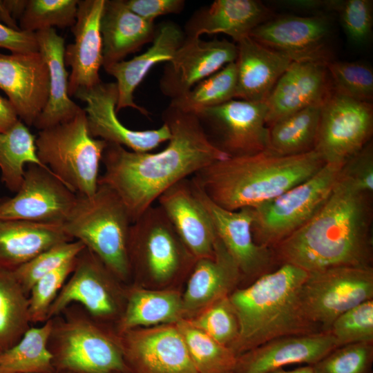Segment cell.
<instances>
[{"instance_id":"53","label":"cell","mask_w":373,"mask_h":373,"mask_svg":"<svg viewBox=\"0 0 373 373\" xmlns=\"http://www.w3.org/2000/svg\"><path fill=\"white\" fill-rule=\"evenodd\" d=\"M0 22L10 28L21 30L17 23V21L11 16L5 6L3 0H0Z\"/></svg>"},{"instance_id":"36","label":"cell","mask_w":373,"mask_h":373,"mask_svg":"<svg viewBox=\"0 0 373 373\" xmlns=\"http://www.w3.org/2000/svg\"><path fill=\"white\" fill-rule=\"evenodd\" d=\"M31 326L28 296L12 270L0 267V348L13 346Z\"/></svg>"},{"instance_id":"10","label":"cell","mask_w":373,"mask_h":373,"mask_svg":"<svg viewBox=\"0 0 373 373\" xmlns=\"http://www.w3.org/2000/svg\"><path fill=\"white\" fill-rule=\"evenodd\" d=\"M122 282L91 251L84 247L76 256L73 271L51 305L48 320L73 303L82 305L99 321L115 326L126 304Z\"/></svg>"},{"instance_id":"51","label":"cell","mask_w":373,"mask_h":373,"mask_svg":"<svg viewBox=\"0 0 373 373\" xmlns=\"http://www.w3.org/2000/svg\"><path fill=\"white\" fill-rule=\"evenodd\" d=\"M287 7L300 10H315L324 8L326 9L327 1L321 0H287L280 3Z\"/></svg>"},{"instance_id":"26","label":"cell","mask_w":373,"mask_h":373,"mask_svg":"<svg viewBox=\"0 0 373 373\" xmlns=\"http://www.w3.org/2000/svg\"><path fill=\"white\" fill-rule=\"evenodd\" d=\"M241 277L236 262L217 237L214 256L196 260L192 268L182 296L184 315H197L214 302L229 296Z\"/></svg>"},{"instance_id":"3","label":"cell","mask_w":373,"mask_h":373,"mask_svg":"<svg viewBox=\"0 0 373 373\" xmlns=\"http://www.w3.org/2000/svg\"><path fill=\"white\" fill-rule=\"evenodd\" d=\"M325 164L315 150L291 156L265 150L215 162L191 178L215 204L237 211L276 198L313 176Z\"/></svg>"},{"instance_id":"43","label":"cell","mask_w":373,"mask_h":373,"mask_svg":"<svg viewBox=\"0 0 373 373\" xmlns=\"http://www.w3.org/2000/svg\"><path fill=\"white\" fill-rule=\"evenodd\" d=\"M373 343L338 347L312 366L313 373H372Z\"/></svg>"},{"instance_id":"30","label":"cell","mask_w":373,"mask_h":373,"mask_svg":"<svg viewBox=\"0 0 373 373\" xmlns=\"http://www.w3.org/2000/svg\"><path fill=\"white\" fill-rule=\"evenodd\" d=\"M271 17V10L260 1L216 0L191 20L188 35L222 33L238 43Z\"/></svg>"},{"instance_id":"15","label":"cell","mask_w":373,"mask_h":373,"mask_svg":"<svg viewBox=\"0 0 373 373\" xmlns=\"http://www.w3.org/2000/svg\"><path fill=\"white\" fill-rule=\"evenodd\" d=\"M119 335L126 366L133 373H198L175 323Z\"/></svg>"},{"instance_id":"6","label":"cell","mask_w":373,"mask_h":373,"mask_svg":"<svg viewBox=\"0 0 373 373\" xmlns=\"http://www.w3.org/2000/svg\"><path fill=\"white\" fill-rule=\"evenodd\" d=\"M131 224L128 211L117 193L98 184L93 195H77L61 227L69 238L81 242L125 283L131 276L128 254Z\"/></svg>"},{"instance_id":"19","label":"cell","mask_w":373,"mask_h":373,"mask_svg":"<svg viewBox=\"0 0 373 373\" xmlns=\"http://www.w3.org/2000/svg\"><path fill=\"white\" fill-rule=\"evenodd\" d=\"M237 57V46L226 39L202 41L200 37L184 38L173 59L167 62L160 80L162 92L180 97L196 84L213 75Z\"/></svg>"},{"instance_id":"31","label":"cell","mask_w":373,"mask_h":373,"mask_svg":"<svg viewBox=\"0 0 373 373\" xmlns=\"http://www.w3.org/2000/svg\"><path fill=\"white\" fill-rule=\"evenodd\" d=\"M71 240L60 224L0 220V267L14 270L45 250Z\"/></svg>"},{"instance_id":"52","label":"cell","mask_w":373,"mask_h":373,"mask_svg":"<svg viewBox=\"0 0 373 373\" xmlns=\"http://www.w3.org/2000/svg\"><path fill=\"white\" fill-rule=\"evenodd\" d=\"M28 0H3V3L11 16L17 21L22 16Z\"/></svg>"},{"instance_id":"33","label":"cell","mask_w":373,"mask_h":373,"mask_svg":"<svg viewBox=\"0 0 373 373\" xmlns=\"http://www.w3.org/2000/svg\"><path fill=\"white\" fill-rule=\"evenodd\" d=\"M321 106H308L270 126L266 150L280 156L296 155L314 150Z\"/></svg>"},{"instance_id":"22","label":"cell","mask_w":373,"mask_h":373,"mask_svg":"<svg viewBox=\"0 0 373 373\" xmlns=\"http://www.w3.org/2000/svg\"><path fill=\"white\" fill-rule=\"evenodd\" d=\"M105 0H79L76 22L71 28L74 42L65 47V65L71 68L68 90L70 97L102 80V40L100 20Z\"/></svg>"},{"instance_id":"40","label":"cell","mask_w":373,"mask_h":373,"mask_svg":"<svg viewBox=\"0 0 373 373\" xmlns=\"http://www.w3.org/2000/svg\"><path fill=\"white\" fill-rule=\"evenodd\" d=\"M84 247L77 240L57 244L12 270L13 274L28 296L37 280L75 258Z\"/></svg>"},{"instance_id":"18","label":"cell","mask_w":373,"mask_h":373,"mask_svg":"<svg viewBox=\"0 0 373 373\" xmlns=\"http://www.w3.org/2000/svg\"><path fill=\"white\" fill-rule=\"evenodd\" d=\"M331 25L322 15L271 17L249 35L260 44L293 61H329L327 42Z\"/></svg>"},{"instance_id":"45","label":"cell","mask_w":373,"mask_h":373,"mask_svg":"<svg viewBox=\"0 0 373 373\" xmlns=\"http://www.w3.org/2000/svg\"><path fill=\"white\" fill-rule=\"evenodd\" d=\"M75 258L76 257L43 276L32 287L28 294L29 314L32 325L43 324L48 321L49 309L73 271Z\"/></svg>"},{"instance_id":"13","label":"cell","mask_w":373,"mask_h":373,"mask_svg":"<svg viewBox=\"0 0 373 373\" xmlns=\"http://www.w3.org/2000/svg\"><path fill=\"white\" fill-rule=\"evenodd\" d=\"M265 102L231 99L195 115L210 142L229 157L265 151L269 143Z\"/></svg>"},{"instance_id":"32","label":"cell","mask_w":373,"mask_h":373,"mask_svg":"<svg viewBox=\"0 0 373 373\" xmlns=\"http://www.w3.org/2000/svg\"><path fill=\"white\" fill-rule=\"evenodd\" d=\"M183 316L182 296L178 292L135 287L126 290L124 309L115 328L121 334L135 328L174 324Z\"/></svg>"},{"instance_id":"37","label":"cell","mask_w":373,"mask_h":373,"mask_svg":"<svg viewBox=\"0 0 373 373\" xmlns=\"http://www.w3.org/2000/svg\"><path fill=\"white\" fill-rule=\"evenodd\" d=\"M175 325L198 373H233L238 356L230 347L193 326L188 319L182 318Z\"/></svg>"},{"instance_id":"5","label":"cell","mask_w":373,"mask_h":373,"mask_svg":"<svg viewBox=\"0 0 373 373\" xmlns=\"http://www.w3.org/2000/svg\"><path fill=\"white\" fill-rule=\"evenodd\" d=\"M48 347L56 372L113 373L127 369L120 335L73 303L50 319Z\"/></svg>"},{"instance_id":"56","label":"cell","mask_w":373,"mask_h":373,"mask_svg":"<svg viewBox=\"0 0 373 373\" xmlns=\"http://www.w3.org/2000/svg\"><path fill=\"white\" fill-rule=\"evenodd\" d=\"M3 350L0 348V356H1V354L2 353Z\"/></svg>"},{"instance_id":"4","label":"cell","mask_w":373,"mask_h":373,"mask_svg":"<svg viewBox=\"0 0 373 373\" xmlns=\"http://www.w3.org/2000/svg\"><path fill=\"white\" fill-rule=\"evenodd\" d=\"M309 273L283 263L229 296L239 324L231 349L239 355L273 339L321 332L306 317L300 299Z\"/></svg>"},{"instance_id":"17","label":"cell","mask_w":373,"mask_h":373,"mask_svg":"<svg viewBox=\"0 0 373 373\" xmlns=\"http://www.w3.org/2000/svg\"><path fill=\"white\" fill-rule=\"evenodd\" d=\"M191 179L194 191L207 211L216 234L238 265L242 277L252 278L274 270L278 262L273 249L258 245L251 232V207L224 209L213 201Z\"/></svg>"},{"instance_id":"55","label":"cell","mask_w":373,"mask_h":373,"mask_svg":"<svg viewBox=\"0 0 373 373\" xmlns=\"http://www.w3.org/2000/svg\"><path fill=\"white\" fill-rule=\"evenodd\" d=\"M113 373H133V372L131 370H130L128 368H127L124 370L117 371Z\"/></svg>"},{"instance_id":"25","label":"cell","mask_w":373,"mask_h":373,"mask_svg":"<svg viewBox=\"0 0 373 373\" xmlns=\"http://www.w3.org/2000/svg\"><path fill=\"white\" fill-rule=\"evenodd\" d=\"M181 29L173 22H165L155 31L151 46L130 60H122L104 70L117 80L118 99L115 111L128 107L148 116L149 111L135 104L133 93L151 68L160 62H169L184 40Z\"/></svg>"},{"instance_id":"11","label":"cell","mask_w":373,"mask_h":373,"mask_svg":"<svg viewBox=\"0 0 373 373\" xmlns=\"http://www.w3.org/2000/svg\"><path fill=\"white\" fill-rule=\"evenodd\" d=\"M300 299L307 319L329 331L340 315L373 299L372 267H338L309 273Z\"/></svg>"},{"instance_id":"14","label":"cell","mask_w":373,"mask_h":373,"mask_svg":"<svg viewBox=\"0 0 373 373\" xmlns=\"http://www.w3.org/2000/svg\"><path fill=\"white\" fill-rule=\"evenodd\" d=\"M77 195L50 171L28 164L16 194L0 202V220L62 224Z\"/></svg>"},{"instance_id":"12","label":"cell","mask_w":373,"mask_h":373,"mask_svg":"<svg viewBox=\"0 0 373 373\" xmlns=\"http://www.w3.org/2000/svg\"><path fill=\"white\" fill-rule=\"evenodd\" d=\"M373 106L333 88L321 106L315 150L325 164H343L370 142Z\"/></svg>"},{"instance_id":"8","label":"cell","mask_w":373,"mask_h":373,"mask_svg":"<svg viewBox=\"0 0 373 373\" xmlns=\"http://www.w3.org/2000/svg\"><path fill=\"white\" fill-rule=\"evenodd\" d=\"M343 164H325L305 181L252 207L254 241L272 249L306 224L328 200Z\"/></svg>"},{"instance_id":"44","label":"cell","mask_w":373,"mask_h":373,"mask_svg":"<svg viewBox=\"0 0 373 373\" xmlns=\"http://www.w3.org/2000/svg\"><path fill=\"white\" fill-rule=\"evenodd\" d=\"M338 347L373 343V299L366 300L340 315L329 330Z\"/></svg>"},{"instance_id":"49","label":"cell","mask_w":373,"mask_h":373,"mask_svg":"<svg viewBox=\"0 0 373 373\" xmlns=\"http://www.w3.org/2000/svg\"><path fill=\"white\" fill-rule=\"evenodd\" d=\"M0 48L11 53L39 52L35 32L15 30L0 22Z\"/></svg>"},{"instance_id":"48","label":"cell","mask_w":373,"mask_h":373,"mask_svg":"<svg viewBox=\"0 0 373 373\" xmlns=\"http://www.w3.org/2000/svg\"><path fill=\"white\" fill-rule=\"evenodd\" d=\"M127 7L146 21L153 22L160 16L178 13L184 8L182 0H124Z\"/></svg>"},{"instance_id":"23","label":"cell","mask_w":373,"mask_h":373,"mask_svg":"<svg viewBox=\"0 0 373 373\" xmlns=\"http://www.w3.org/2000/svg\"><path fill=\"white\" fill-rule=\"evenodd\" d=\"M338 347L329 331L277 338L239 355L233 373H272L289 365H313Z\"/></svg>"},{"instance_id":"24","label":"cell","mask_w":373,"mask_h":373,"mask_svg":"<svg viewBox=\"0 0 373 373\" xmlns=\"http://www.w3.org/2000/svg\"><path fill=\"white\" fill-rule=\"evenodd\" d=\"M157 201L195 260L214 256L218 236L207 211L194 191L191 179L175 184Z\"/></svg>"},{"instance_id":"2","label":"cell","mask_w":373,"mask_h":373,"mask_svg":"<svg viewBox=\"0 0 373 373\" xmlns=\"http://www.w3.org/2000/svg\"><path fill=\"white\" fill-rule=\"evenodd\" d=\"M371 195L338 178L317 213L272 249L278 262L308 273L338 267H372Z\"/></svg>"},{"instance_id":"28","label":"cell","mask_w":373,"mask_h":373,"mask_svg":"<svg viewBox=\"0 0 373 373\" xmlns=\"http://www.w3.org/2000/svg\"><path fill=\"white\" fill-rule=\"evenodd\" d=\"M102 40V66L124 60L153 40V22L132 12L124 0H105L100 20Z\"/></svg>"},{"instance_id":"34","label":"cell","mask_w":373,"mask_h":373,"mask_svg":"<svg viewBox=\"0 0 373 373\" xmlns=\"http://www.w3.org/2000/svg\"><path fill=\"white\" fill-rule=\"evenodd\" d=\"M28 164H37L49 170L38 157L36 136L19 119L8 130L0 133L1 180L10 191L16 193L19 190L25 166Z\"/></svg>"},{"instance_id":"27","label":"cell","mask_w":373,"mask_h":373,"mask_svg":"<svg viewBox=\"0 0 373 373\" xmlns=\"http://www.w3.org/2000/svg\"><path fill=\"white\" fill-rule=\"evenodd\" d=\"M236 46V98L265 102L292 61L249 36L238 41Z\"/></svg>"},{"instance_id":"38","label":"cell","mask_w":373,"mask_h":373,"mask_svg":"<svg viewBox=\"0 0 373 373\" xmlns=\"http://www.w3.org/2000/svg\"><path fill=\"white\" fill-rule=\"evenodd\" d=\"M236 67L234 61L200 81L182 96L171 99L169 105L195 114L236 98Z\"/></svg>"},{"instance_id":"35","label":"cell","mask_w":373,"mask_h":373,"mask_svg":"<svg viewBox=\"0 0 373 373\" xmlns=\"http://www.w3.org/2000/svg\"><path fill=\"white\" fill-rule=\"evenodd\" d=\"M50 327V319L31 326L16 344L3 351L0 373H55L48 347Z\"/></svg>"},{"instance_id":"42","label":"cell","mask_w":373,"mask_h":373,"mask_svg":"<svg viewBox=\"0 0 373 373\" xmlns=\"http://www.w3.org/2000/svg\"><path fill=\"white\" fill-rule=\"evenodd\" d=\"M189 321L218 343L230 348L238 337V321L229 296L214 302Z\"/></svg>"},{"instance_id":"46","label":"cell","mask_w":373,"mask_h":373,"mask_svg":"<svg viewBox=\"0 0 373 373\" xmlns=\"http://www.w3.org/2000/svg\"><path fill=\"white\" fill-rule=\"evenodd\" d=\"M327 10L338 13L348 39L356 45L365 44L372 27V1L370 0H329Z\"/></svg>"},{"instance_id":"54","label":"cell","mask_w":373,"mask_h":373,"mask_svg":"<svg viewBox=\"0 0 373 373\" xmlns=\"http://www.w3.org/2000/svg\"><path fill=\"white\" fill-rule=\"evenodd\" d=\"M272 373H313V369L312 365H305L291 370H285L281 368Z\"/></svg>"},{"instance_id":"21","label":"cell","mask_w":373,"mask_h":373,"mask_svg":"<svg viewBox=\"0 0 373 373\" xmlns=\"http://www.w3.org/2000/svg\"><path fill=\"white\" fill-rule=\"evenodd\" d=\"M327 62L291 63L265 102L268 127L305 108L323 104L332 90Z\"/></svg>"},{"instance_id":"41","label":"cell","mask_w":373,"mask_h":373,"mask_svg":"<svg viewBox=\"0 0 373 373\" xmlns=\"http://www.w3.org/2000/svg\"><path fill=\"white\" fill-rule=\"evenodd\" d=\"M326 66L335 91L358 101L372 103L373 71L369 66L329 60Z\"/></svg>"},{"instance_id":"16","label":"cell","mask_w":373,"mask_h":373,"mask_svg":"<svg viewBox=\"0 0 373 373\" xmlns=\"http://www.w3.org/2000/svg\"><path fill=\"white\" fill-rule=\"evenodd\" d=\"M74 96L86 103L84 111L89 133L107 143L126 146L135 152H149L171 138L166 123L157 129L136 131L121 123L115 111L118 99L116 82L101 81L92 87L78 90Z\"/></svg>"},{"instance_id":"29","label":"cell","mask_w":373,"mask_h":373,"mask_svg":"<svg viewBox=\"0 0 373 373\" xmlns=\"http://www.w3.org/2000/svg\"><path fill=\"white\" fill-rule=\"evenodd\" d=\"M35 34L39 52L48 67L50 79L47 104L33 124L41 131L72 119L83 108L68 94L69 75L65 67L64 38L57 34L55 28L39 30Z\"/></svg>"},{"instance_id":"1","label":"cell","mask_w":373,"mask_h":373,"mask_svg":"<svg viewBox=\"0 0 373 373\" xmlns=\"http://www.w3.org/2000/svg\"><path fill=\"white\" fill-rule=\"evenodd\" d=\"M163 122L171 131L166 147L157 153L135 152L107 143L98 184L113 190L132 223L171 186L205 166L229 157L207 136L198 117L169 105Z\"/></svg>"},{"instance_id":"39","label":"cell","mask_w":373,"mask_h":373,"mask_svg":"<svg viewBox=\"0 0 373 373\" xmlns=\"http://www.w3.org/2000/svg\"><path fill=\"white\" fill-rule=\"evenodd\" d=\"M79 0H28L19 19V28L27 32L72 28L76 22Z\"/></svg>"},{"instance_id":"47","label":"cell","mask_w":373,"mask_h":373,"mask_svg":"<svg viewBox=\"0 0 373 373\" xmlns=\"http://www.w3.org/2000/svg\"><path fill=\"white\" fill-rule=\"evenodd\" d=\"M338 179L354 190L372 195L373 192V146L368 142L342 166Z\"/></svg>"},{"instance_id":"7","label":"cell","mask_w":373,"mask_h":373,"mask_svg":"<svg viewBox=\"0 0 373 373\" xmlns=\"http://www.w3.org/2000/svg\"><path fill=\"white\" fill-rule=\"evenodd\" d=\"M106 145L90 135L84 110L69 120L39 131L36 136L39 160L78 196L91 195L97 190Z\"/></svg>"},{"instance_id":"9","label":"cell","mask_w":373,"mask_h":373,"mask_svg":"<svg viewBox=\"0 0 373 373\" xmlns=\"http://www.w3.org/2000/svg\"><path fill=\"white\" fill-rule=\"evenodd\" d=\"M128 254L131 275L143 273L157 283L169 281L196 261L159 205L132 223Z\"/></svg>"},{"instance_id":"57","label":"cell","mask_w":373,"mask_h":373,"mask_svg":"<svg viewBox=\"0 0 373 373\" xmlns=\"http://www.w3.org/2000/svg\"><path fill=\"white\" fill-rule=\"evenodd\" d=\"M56 373H66V372H56Z\"/></svg>"},{"instance_id":"20","label":"cell","mask_w":373,"mask_h":373,"mask_svg":"<svg viewBox=\"0 0 373 373\" xmlns=\"http://www.w3.org/2000/svg\"><path fill=\"white\" fill-rule=\"evenodd\" d=\"M0 89L7 95L21 121L33 126L49 96L47 63L39 52L0 53Z\"/></svg>"},{"instance_id":"50","label":"cell","mask_w":373,"mask_h":373,"mask_svg":"<svg viewBox=\"0 0 373 373\" xmlns=\"http://www.w3.org/2000/svg\"><path fill=\"white\" fill-rule=\"evenodd\" d=\"M19 118L10 101L0 95V133L12 127Z\"/></svg>"}]
</instances>
